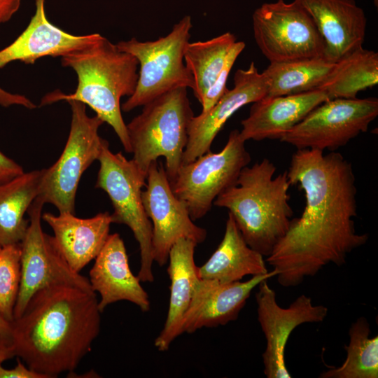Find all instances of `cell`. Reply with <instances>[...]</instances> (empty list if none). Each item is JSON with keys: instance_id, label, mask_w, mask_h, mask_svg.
I'll list each match as a JSON object with an SVG mask.
<instances>
[{"instance_id": "1", "label": "cell", "mask_w": 378, "mask_h": 378, "mask_svg": "<svg viewBox=\"0 0 378 378\" xmlns=\"http://www.w3.org/2000/svg\"><path fill=\"white\" fill-rule=\"evenodd\" d=\"M287 174L303 190L305 206L265 261L278 272L281 286L295 287L329 264L344 265L368 234L356 232V177L341 153L298 149Z\"/></svg>"}, {"instance_id": "2", "label": "cell", "mask_w": 378, "mask_h": 378, "mask_svg": "<svg viewBox=\"0 0 378 378\" xmlns=\"http://www.w3.org/2000/svg\"><path fill=\"white\" fill-rule=\"evenodd\" d=\"M98 303L95 292L76 286L38 290L11 323L15 356L45 378L73 373L99 333Z\"/></svg>"}, {"instance_id": "3", "label": "cell", "mask_w": 378, "mask_h": 378, "mask_svg": "<svg viewBox=\"0 0 378 378\" xmlns=\"http://www.w3.org/2000/svg\"><path fill=\"white\" fill-rule=\"evenodd\" d=\"M62 64L77 74L74 92L57 90L45 95L41 105L65 100L78 101L90 106L104 122L108 124L125 150L131 153L126 124L122 118L120 99L135 91L139 74L138 61L131 54L120 50L106 38H99L89 46L61 57Z\"/></svg>"}, {"instance_id": "4", "label": "cell", "mask_w": 378, "mask_h": 378, "mask_svg": "<svg viewBox=\"0 0 378 378\" xmlns=\"http://www.w3.org/2000/svg\"><path fill=\"white\" fill-rule=\"evenodd\" d=\"M276 171L267 158L247 165L214 202L228 210L246 244L266 258L287 232L293 215L287 171L274 176Z\"/></svg>"}, {"instance_id": "5", "label": "cell", "mask_w": 378, "mask_h": 378, "mask_svg": "<svg viewBox=\"0 0 378 378\" xmlns=\"http://www.w3.org/2000/svg\"><path fill=\"white\" fill-rule=\"evenodd\" d=\"M194 116L187 88L172 90L143 106L128 124L132 159L147 176L150 164L165 160V172L172 183L182 165L188 130Z\"/></svg>"}, {"instance_id": "6", "label": "cell", "mask_w": 378, "mask_h": 378, "mask_svg": "<svg viewBox=\"0 0 378 378\" xmlns=\"http://www.w3.org/2000/svg\"><path fill=\"white\" fill-rule=\"evenodd\" d=\"M192 20L184 16L166 36L155 41H140L132 37L115 45L135 57L139 64L134 92L121 105L129 112L176 88H191L193 80L183 62L184 50L190 38Z\"/></svg>"}, {"instance_id": "7", "label": "cell", "mask_w": 378, "mask_h": 378, "mask_svg": "<svg viewBox=\"0 0 378 378\" xmlns=\"http://www.w3.org/2000/svg\"><path fill=\"white\" fill-rule=\"evenodd\" d=\"M97 160L99 169L95 188L104 190L111 202L112 223L127 225L139 244L140 267L137 277L141 282H153V227L142 200L146 176L132 160H127L121 152L111 151L108 143Z\"/></svg>"}, {"instance_id": "8", "label": "cell", "mask_w": 378, "mask_h": 378, "mask_svg": "<svg viewBox=\"0 0 378 378\" xmlns=\"http://www.w3.org/2000/svg\"><path fill=\"white\" fill-rule=\"evenodd\" d=\"M71 110L70 130L66 145L58 160L44 169L38 197L51 204L59 213H75L76 196L84 172L97 160L108 142L99 134L104 123L97 115L90 117L85 105L78 101L67 102Z\"/></svg>"}, {"instance_id": "9", "label": "cell", "mask_w": 378, "mask_h": 378, "mask_svg": "<svg viewBox=\"0 0 378 378\" xmlns=\"http://www.w3.org/2000/svg\"><path fill=\"white\" fill-rule=\"evenodd\" d=\"M255 43L270 62L324 57L325 42L297 1L264 3L252 15Z\"/></svg>"}, {"instance_id": "10", "label": "cell", "mask_w": 378, "mask_h": 378, "mask_svg": "<svg viewBox=\"0 0 378 378\" xmlns=\"http://www.w3.org/2000/svg\"><path fill=\"white\" fill-rule=\"evenodd\" d=\"M245 142L239 131L234 130L221 150H210L181 166L170 184L193 220L203 218L210 211L216 198L235 183L242 169L250 163L251 158Z\"/></svg>"}, {"instance_id": "11", "label": "cell", "mask_w": 378, "mask_h": 378, "mask_svg": "<svg viewBox=\"0 0 378 378\" xmlns=\"http://www.w3.org/2000/svg\"><path fill=\"white\" fill-rule=\"evenodd\" d=\"M378 115L377 97L328 99L279 139L298 149L330 152L366 132Z\"/></svg>"}, {"instance_id": "12", "label": "cell", "mask_w": 378, "mask_h": 378, "mask_svg": "<svg viewBox=\"0 0 378 378\" xmlns=\"http://www.w3.org/2000/svg\"><path fill=\"white\" fill-rule=\"evenodd\" d=\"M45 204L38 198L33 201L27 214L29 226L20 243L21 279L14 309V319L24 311L29 300L38 290L57 285H69L92 290L89 279L74 271L67 263L53 236L42 229V209Z\"/></svg>"}, {"instance_id": "13", "label": "cell", "mask_w": 378, "mask_h": 378, "mask_svg": "<svg viewBox=\"0 0 378 378\" xmlns=\"http://www.w3.org/2000/svg\"><path fill=\"white\" fill-rule=\"evenodd\" d=\"M255 293L258 321L266 340L262 354L264 374L267 378H290L286 363V347L292 332L304 323H321L326 318V306L315 305L304 294L298 296L288 307L279 305L276 292L261 281Z\"/></svg>"}, {"instance_id": "14", "label": "cell", "mask_w": 378, "mask_h": 378, "mask_svg": "<svg viewBox=\"0 0 378 378\" xmlns=\"http://www.w3.org/2000/svg\"><path fill=\"white\" fill-rule=\"evenodd\" d=\"M146 181L142 200L152 223L153 258L159 266H163L178 239H190L199 244L205 241L207 232L194 223L185 203L173 192L162 163L154 161L150 164Z\"/></svg>"}, {"instance_id": "15", "label": "cell", "mask_w": 378, "mask_h": 378, "mask_svg": "<svg viewBox=\"0 0 378 378\" xmlns=\"http://www.w3.org/2000/svg\"><path fill=\"white\" fill-rule=\"evenodd\" d=\"M46 0H35L36 10L25 29L10 45L0 50V69L14 61L34 64L43 57H62L85 48L101 34H71L52 24L45 10ZM0 105H20L29 109L37 107L24 95L13 94L0 88Z\"/></svg>"}, {"instance_id": "16", "label": "cell", "mask_w": 378, "mask_h": 378, "mask_svg": "<svg viewBox=\"0 0 378 378\" xmlns=\"http://www.w3.org/2000/svg\"><path fill=\"white\" fill-rule=\"evenodd\" d=\"M233 80V88H227L207 112L194 115L190 120L182 164L209 152L214 139L234 113L267 95L266 79L253 62L246 69H237Z\"/></svg>"}, {"instance_id": "17", "label": "cell", "mask_w": 378, "mask_h": 378, "mask_svg": "<svg viewBox=\"0 0 378 378\" xmlns=\"http://www.w3.org/2000/svg\"><path fill=\"white\" fill-rule=\"evenodd\" d=\"M277 274L278 272L272 269L245 281L222 283L200 279L183 320V333L225 326L237 320L253 290L261 281Z\"/></svg>"}, {"instance_id": "18", "label": "cell", "mask_w": 378, "mask_h": 378, "mask_svg": "<svg viewBox=\"0 0 378 378\" xmlns=\"http://www.w3.org/2000/svg\"><path fill=\"white\" fill-rule=\"evenodd\" d=\"M94 260L89 281L92 290L100 295L98 305L101 312L120 300L136 304L144 312L150 310L148 295L131 271L126 248L118 233L109 234Z\"/></svg>"}, {"instance_id": "19", "label": "cell", "mask_w": 378, "mask_h": 378, "mask_svg": "<svg viewBox=\"0 0 378 378\" xmlns=\"http://www.w3.org/2000/svg\"><path fill=\"white\" fill-rule=\"evenodd\" d=\"M312 17L325 42L324 57L336 62L363 46L367 18L355 0H294Z\"/></svg>"}, {"instance_id": "20", "label": "cell", "mask_w": 378, "mask_h": 378, "mask_svg": "<svg viewBox=\"0 0 378 378\" xmlns=\"http://www.w3.org/2000/svg\"><path fill=\"white\" fill-rule=\"evenodd\" d=\"M330 99L322 90L265 97L253 103L241 121L239 134L245 141L280 139L321 103Z\"/></svg>"}, {"instance_id": "21", "label": "cell", "mask_w": 378, "mask_h": 378, "mask_svg": "<svg viewBox=\"0 0 378 378\" xmlns=\"http://www.w3.org/2000/svg\"><path fill=\"white\" fill-rule=\"evenodd\" d=\"M41 218L52 228L55 244L69 265L79 273L101 251L112 223L108 211L88 218L69 212L44 213Z\"/></svg>"}, {"instance_id": "22", "label": "cell", "mask_w": 378, "mask_h": 378, "mask_svg": "<svg viewBox=\"0 0 378 378\" xmlns=\"http://www.w3.org/2000/svg\"><path fill=\"white\" fill-rule=\"evenodd\" d=\"M197 245L190 239L180 238L170 249L167 270L171 281L169 309L163 328L154 342L160 351H167L183 334V320L200 280L194 258Z\"/></svg>"}, {"instance_id": "23", "label": "cell", "mask_w": 378, "mask_h": 378, "mask_svg": "<svg viewBox=\"0 0 378 378\" xmlns=\"http://www.w3.org/2000/svg\"><path fill=\"white\" fill-rule=\"evenodd\" d=\"M264 256L245 241L232 216L228 213L222 241L208 260L197 267L200 279L222 283L241 281L244 276L269 272Z\"/></svg>"}, {"instance_id": "24", "label": "cell", "mask_w": 378, "mask_h": 378, "mask_svg": "<svg viewBox=\"0 0 378 378\" xmlns=\"http://www.w3.org/2000/svg\"><path fill=\"white\" fill-rule=\"evenodd\" d=\"M43 170L24 172L0 184V246L23 239L29 226L24 215L38 195Z\"/></svg>"}, {"instance_id": "25", "label": "cell", "mask_w": 378, "mask_h": 378, "mask_svg": "<svg viewBox=\"0 0 378 378\" xmlns=\"http://www.w3.org/2000/svg\"><path fill=\"white\" fill-rule=\"evenodd\" d=\"M325 57L270 62L262 72L266 79L265 97L300 94L318 90L335 66Z\"/></svg>"}, {"instance_id": "26", "label": "cell", "mask_w": 378, "mask_h": 378, "mask_svg": "<svg viewBox=\"0 0 378 378\" xmlns=\"http://www.w3.org/2000/svg\"><path fill=\"white\" fill-rule=\"evenodd\" d=\"M378 83V53L363 46L336 62L335 66L318 90L330 98L354 99L360 91Z\"/></svg>"}, {"instance_id": "27", "label": "cell", "mask_w": 378, "mask_h": 378, "mask_svg": "<svg viewBox=\"0 0 378 378\" xmlns=\"http://www.w3.org/2000/svg\"><path fill=\"white\" fill-rule=\"evenodd\" d=\"M236 36L230 31L205 41L188 42L183 59L193 80L192 92L202 104L205 94L219 75Z\"/></svg>"}, {"instance_id": "28", "label": "cell", "mask_w": 378, "mask_h": 378, "mask_svg": "<svg viewBox=\"0 0 378 378\" xmlns=\"http://www.w3.org/2000/svg\"><path fill=\"white\" fill-rule=\"evenodd\" d=\"M370 324L362 316L349 330V342L345 346L346 357L339 367L323 371L320 378H377L378 337H371Z\"/></svg>"}, {"instance_id": "29", "label": "cell", "mask_w": 378, "mask_h": 378, "mask_svg": "<svg viewBox=\"0 0 378 378\" xmlns=\"http://www.w3.org/2000/svg\"><path fill=\"white\" fill-rule=\"evenodd\" d=\"M20 244L0 250V314L9 322L14 320V309L21 279Z\"/></svg>"}, {"instance_id": "30", "label": "cell", "mask_w": 378, "mask_h": 378, "mask_svg": "<svg viewBox=\"0 0 378 378\" xmlns=\"http://www.w3.org/2000/svg\"><path fill=\"white\" fill-rule=\"evenodd\" d=\"M243 41H236L225 57L223 68L212 86L207 91L201 104L202 112H207L221 97L227 90L226 83L230 72L239 55L245 48Z\"/></svg>"}, {"instance_id": "31", "label": "cell", "mask_w": 378, "mask_h": 378, "mask_svg": "<svg viewBox=\"0 0 378 378\" xmlns=\"http://www.w3.org/2000/svg\"><path fill=\"white\" fill-rule=\"evenodd\" d=\"M24 172L21 165L0 150V184L6 183Z\"/></svg>"}, {"instance_id": "32", "label": "cell", "mask_w": 378, "mask_h": 378, "mask_svg": "<svg viewBox=\"0 0 378 378\" xmlns=\"http://www.w3.org/2000/svg\"><path fill=\"white\" fill-rule=\"evenodd\" d=\"M0 378H45L42 374L29 369L18 359L17 365L12 369H6L0 364Z\"/></svg>"}, {"instance_id": "33", "label": "cell", "mask_w": 378, "mask_h": 378, "mask_svg": "<svg viewBox=\"0 0 378 378\" xmlns=\"http://www.w3.org/2000/svg\"><path fill=\"white\" fill-rule=\"evenodd\" d=\"M21 0H0V24L8 22L19 10Z\"/></svg>"}, {"instance_id": "34", "label": "cell", "mask_w": 378, "mask_h": 378, "mask_svg": "<svg viewBox=\"0 0 378 378\" xmlns=\"http://www.w3.org/2000/svg\"><path fill=\"white\" fill-rule=\"evenodd\" d=\"M0 343L13 347L12 323L0 314Z\"/></svg>"}, {"instance_id": "35", "label": "cell", "mask_w": 378, "mask_h": 378, "mask_svg": "<svg viewBox=\"0 0 378 378\" xmlns=\"http://www.w3.org/2000/svg\"><path fill=\"white\" fill-rule=\"evenodd\" d=\"M15 356L13 347L0 343V364Z\"/></svg>"}, {"instance_id": "36", "label": "cell", "mask_w": 378, "mask_h": 378, "mask_svg": "<svg viewBox=\"0 0 378 378\" xmlns=\"http://www.w3.org/2000/svg\"><path fill=\"white\" fill-rule=\"evenodd\" d=\"M374 4L376 7L378 6V0H373Z\"/></svg>"}, {"instance_id": "37", "label": "cell", "mask_w": 378, "mask_h": 378, "mask_svg": "<svg viewBox=\"0 0 378 378\" xmlns=\"http://www.w3.org/2000/svg\"><path fill=\"white\" fill-rule=\"evenodd\" d=\"M1 249V246H0V250Z\"/></svg>"}]
</instances>
